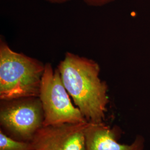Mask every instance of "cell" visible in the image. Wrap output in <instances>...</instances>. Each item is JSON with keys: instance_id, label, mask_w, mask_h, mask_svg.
Segmentation results:
<instances>
[{"instance_id": "obj_1", "label": "cell", "mask_w": 150, "mask_h": 150, "mask_svg": "<svg viewBox=\"0 0 150 150\" xmlns=\"http://www.w3.org/2000/svg\"><path fill=\"white\" fill-rule=\"evenodd\" d=\"M63 84L88 122H102L108 103L107 86L100 79L95 61L67 52L58 66Z\"/></svg>"}, {"instance_id": "obj_2", "label": "cell", "mask_w": 150, "mask_h": 150, "mask_svg": "<svg viewBox=\"0 0 150 150\" xmlns=\"http://www.w3.org/2000/svg\"><path fill=\"white\" fill-rule=\"evenodd\" d=\"M45 64L0 43V98L38 97Z\"/></svg>"}, {"instance_id": "obj_3", "label": "cell", "mask_w": 150, "mask_h": 150, "mask_svg": "<svg viewBox=\"0 0 150 150\" xmlns=\"http://www.w3.org/2000/svg\"><path fill=\"white\" fill-rule=\"evenodd\" d=\"M38 97L43 107V126L88 122L72 104L58 69L54 70L50 64L45 66Z\"/></svg>"}, {"instance_id": "obj_4", "label": "cell", "mask_w": 150, "mask_h": 150, "mask_svg": "<svg viewBox=\"0 0 150 150\" xmlns=\"http://www.w3.org/2000/svg\"><path fill=\"white\" fill-rule=\"evenodd\" d=\"M0 123L11 137L31 142L43 126L44 112L39 97H27L2 101Z\"/></svg>"}, {"instance_id": "obj_5", "label": "cell", "mask_w": 150, "mask_h": 150, "mask_svg": "<svg viewBox=\"0 0 150 150\" xmlns=\"http://www.w3.org/2000/svg\"><path fill=\"white\" fill-rule=\"evenodd\" d=\"M88 122L43 126L31 141L35 149L86 150L85 132Z\"/></svg>"}, {"instance_id": "obj_6", "label": "cell", "mask_w": 150, "mask_h": 150, "mask_svg": "<svg viewBox=\"0 0 150 150\" xmlns=\"http://www.w3.org/2000/svg\"><path fill=\"white\" fill-rule=\"evenodd\" d=\"M86 150H144L145 139L137 136L130 145L120 144L117 132L103 122H88L86 127Z\"/></svg>"}, {"instance_id": "obj_7", "label": "cell", "mask_w": 150, "mask_h": 150, "mask_svg": "<svg viewBox=\"0 0 150 150\" xmlns=\"http://www.w3.org/2000/svg\"><path fill=\"white\" fill-rule=\"evenodd\" d=\"M34 149L31 142L15 139L0 130V150H32Z\"/></svg>"}, {"instance_id": "obj_8", "label": "cell", "mask_w": 150, "mask_h": 150, "mask_svg": "<svg viewBox=\"0 0 150 150\" xmlns=\"http://www.w3.org/2000/svg\"><path fill=\"white\" fill-rule=\"evenodd\" d=\"M87 5L94 6L100 7L107 5L108 4L112 2L115 0H82Z\"/></svg>"}, {"instance_id": "obj_9", "label": "cell", "mask_w": 150, "mask_h": 150, "mask_svg": "<svg viewBox=\"0 0 150 150\" xmlns=\"http://www.w3.org/2000/svg\"><path fill=\"white\" fill-rule=\"evenodd\" d=\"M50 3L52 4H61L66 3L70 0H46Z\"/></svg>"}, {"instance_id": "obj_10", "label": "cell", "mask_w": 150, "mask_h": 150, "mask_svg": "<svg viewBox=\"0 0 150 150\" xmlns=\"http://www.w3.org/2000/svg\"><path fill=\"white\" fill-rule=\"evenodd\" d=\"M38 150V149H33V150Z\"/></svg>"}]
</instances>
